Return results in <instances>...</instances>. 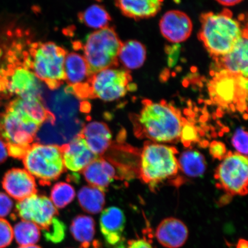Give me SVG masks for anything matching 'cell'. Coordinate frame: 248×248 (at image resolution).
Listing matches in <instances>:
<instances>
[{"label":"cell","mask_w":248,"mask_h":248,"mask_svg":"<svg viewBox=\"0 0 248 248\" xmlns=\"http://www.w3.org/2000/svg\"><path fill=\"white\" fill-rule=\"evenodd\" d=\"M142 108L133 120L135 134L156 143L179 140L185 122L181 111L166 101L142 102Z\"/></svg>","instance_id":"cell-1"},{"label":"cell","mask_w":248,"mask_h":248,"mask_svg":"<svg viewBox=\"0 0 248 248\" xmlns=\"http://www.w3.org/2000/svg\"><path fill=\"white\" fill-rule=\"evenodd\" d=\"M201 21L199 38L215 58L228 54L248 32L228 9L203 14Z\"/></svg>","instance_id":"cell-2"},{"label":"cell","mask_w":248,"mask_h":248,"mask_svg":"<svg viewBox=\"0 0 248 248\" xmlns=\"http://www.w3.org/2000/svg\"><path fill=\"white\" fill-rule=\"evenodd\" d=\"M67 51L55 43L33 42L22 50L23 63L46 88L57 89L64 85V64Z\"/></svg>","instance_id":"cell-3"},{"label":"cell","mask_w":248,"mask_h":248,"mask_svg":"<svg viewBox=\"0 0 248 248\" xmlns=\"http://www.w3.org/2000/svg\"><path fill=\"white\" fill-rule=\"evenodd\" d=\"M40 126L33 122L14 100L0 114V139L7 145L9 156L23 159L29 151Z\"/></svg>","instance_id":"cell-4"},{"label":"cell","mask_w":248,"mask_h":248,"mask_svg":"<svg viewBox=\"0 0 248 248\" xmlns=\"http://www.w3.org/2000/svg\"><path fill=\"white\" fill-rule=\"evenodd\" d=\"M176 148L163 144L148 142L144 145L140 162V178L145 184L156 186L177 175Z\"/></svg>","instance_id":"cell-5"},{"label":"cell","mask_w":248,"mask_h":248,"mask_svg":"<svg viewBox=\"0 0 248 248\" xmlns=\"http://www.w3.org/2000/svg\"><path fill=\"white\" fill-rule=\"evenodd\" d=\"M122 44L114 28L108 27L90 33L79 49L82 48L90 73L94 74L118 66Z\"/></svg>","instance_id":"cell-6"},{"label":"cell","mask_w":248,"mask_h":248,"mask_svg":"<svg viewBox=\"0 0 248 248\" xmlns=\"http://www.w3.org/2000/svg\"><path fill=\"white\" fill-rule=\"evenodd\" d=\"M23 160L27 171L43 186L50 185L66 170L60 146L58 145L34 143Z\"/></svg>","instance_id":"cell-7"},{"label":"cell","mask_w":248,"mask_h":248,"mask_svg":"<svg viewBox=\"0 0 248 248\" xmlns=\"http://www.w3.org/2000/svg\"><path fill=\"white\" fill-rule=\"evenodd\" d=\"M209 89L211 99L219 107L247 112V78L218 71L211 80Z\"/></svg>","instance_id":"cell-8"},{"label":"cell","mask_w":248,"mask_h":248,"mask_svg":"<svg viewBox=\"0 0 248 248\" xmlns=\"http://www.w3.org/2000/svg\"><path fill=\"white\" fill-rule=\"evenodd\" d=\"M215 178L218 186L232 196H245L248 193L247 156L228 152L216 170Z\"/></svg>","instance_id":"cell-9"},{"label":"cell","mask_w":248,"mask_h":248,"mask_svg":"<svg viewBox=\"0 0 248 248\" xmlns=\"http://www.w3.org/2000/svg\"><path fill=\"white\" fill-rule=\"evenodd\" d=\"M132 77L125 70L108 68L92 74L89 80L90 98L113 101L133 89Z\"/></svg>","instance_id":"cell-10"},{"label":"cell","mask_w":248,"mask_h":248,"mask_svg":"<svg viewBox=\"0 0 248 248\" xmlns=\"http://www.w3.org/2000/svg\"><path fill=\"white\" fill-rule=\"evenodd\" d=\"M40 101L55 119L78 118L79 113H88L91 108L88 101L78 97L67 85L55 90L44 86Z\"/></svg>","instance_id":"cell-11"},{"label":"cell","mask_w":248,"mask_h":248,"mask_svg":"<svg viewBox=\"0 0 248 248\" xmlns=\"http://www.w3.org/2000/svg\"><path fill=\"white\" fill-rule=\"evenodd\" d=\"M16 210L20 218L34 223L42 232L48 230L59 215L57 209L49 198L37 194L18 201Z\"/></svg>","instance_id":"cell-12"},{"label":"cell","mask_w":248,"mask_h":248,"mask_svg":"<svg viewBox=\"0 0 248 248\" xmlns=\"http://www.w3.org/2000/svg\"><path fill=\"white\" fill-rule=\"evenodd\" d=\"M64 69L65 82L71 87L80 98L86 97L89 90V80L92 76L83 56L75 52L67 54Z\"/></svg>","instance_id":"cell-13"},{"label":"cell","mask_w":248,"mask_h":248,"mask_svg":"<svg viewBox=\"0 0 248 248\" xmlns=\"http://www.w3.org/2000/svg\"><path fill=\"white\" fill-rule=\"evenodd\" d=\"M159 27L164 38L173 43L185 42L190 38L193 29L190 17L178 10L167 12L160 19Z\"/></svg>","instance_id":"cell-14"},{"label":"cell","mask_w":248,"mask_h":248,"mask_svg":"<svg viewBox=\"0 0 248 248\" xmlns=\"http://www.w3.org/2000/svg\"><path fill=\"white\" fill-rule=\"evenodd\" d=\"M60 148L64 165L71 171H80L97 158L80 135Z\"/></svg>","instance_id":"cell-15"},{"label":"cell","mask_w":248,"mask_h":248,"mask_svg":"<svg viewBox=\"0 0 248 248\" xmlns=\"http://www.w3.org/2000/svg\"><path fill=\"white\" fill-rule=\"evenodd\" d=\"M2 187L14 199L21 201L36 194V185L32 175L26 170L13 169L6 172Z\"/></svg>","instance_id":"cell-16"},{"label":"cell","mask_w":248,"mask_h":248,"mask_svg":"<svg viewBox=\"0 0 248 248\" xmlns=\"http://www.w3.org/2000/svg\"><path fill=\"white\" fill-rule=\"evenodd\" d=\"M247 32L228 54L216 58L218 71L248 78V34Z\"/></svg>","instance_id":"cell-17"},{"label":"cell","mask_w":248,"mask_h":248,"mask_svg":"<svg viewBox=\"0 0 248 248\" xmlns=\"http://www.w3.org/2000/svg\"><path fill=\"white\" fill-rule=\"evenodd\" d=\"M156 239L160 244L166 248H179L187 241L188 230L184 222L174 217H169L162 220L158 225Z\"/></svg>","instance_id":"cell-18"},{"label":"cell","mask_w":248,"mask_h":248,"mask_svg":"<svg viewBox=\"0 0 248 248\" xmlns=\"http://www.w3.org/2000/svg\"><path fill=\"white\" fill-rule=\"evenodd\" d=\"M126 218L122 210L117 207H109L101 213L100 230L107 244L115 246L123 239Z\"/></svg>","instance_id":"cell-19"},{"label":"cell","mask_w":248,"mask_h":248,"mask_svg":"<svg viewBox=\"0 0 248 248\" xmlns=\"http://www.w3.org/2000/svg\"><path fill=\"white\" fill-rule=\"evenodd\" d=\"M82 173L90 185L104 191L117 178L114 164L103 157L93 160L83 170Z\"/></svg>","instance_id":"cell-20"},{"label":"cell","mask_w":248,"mask_h":248,"mask_svg":"<svg viewBox=\"0 0 248 248\" xmlns=\"http://www.w3.org/2000/svg\"><path fill=\"white\" fill-rule=\"evenodd\" d=\"M92 153L98 156L110 146L112 136L106 124L93 122L83 126L80 134Z\"/></svg>","instance_id":"cell-21"},{"label":"cell","mask_w":248,"mask_h":248,"mask_svg":"<svg viewBox=\"0 0 248 248\" xmlns=\"http://www.w3.org/2000/svg\"><path fill=\"white\" fill-rule=\"evenodd\" d=\"M163 2V0H115L122 14L135 20L155 16L160 11Z\"/></svg>","instance_id":"cell-22"},{"label":"cell","mask_w":248,"mask_h":248,"mask_svg":"<svg viewBox=\"0 0 248 248\" xmlns=\"http://www.w3.org/2000/svg\"><path fill=\"white\" fill-rule=\"evenodd\" d=\"M71 234L80 244V248H92L95 233V222L92 217L79 215L74 218L70 226Z\"/></svg>","instance_id":"cell-23"},{"label":"cell","mask_w":248,"mask_h":248,"mask_svg":"<svg viewBox=\"0 0 248 248\" xmlns=\"http://www.w3.org/2000/svg\"><path fill=\"white\" fill-rule=\"evenodd\" d=\"M147 50L141 43L129 40L123 43L119 54V60L126 69L135 70L140 68L146 60Z\"/></svg>","instance_id":"cell-24"},{"label":"cell","mask_w":248,"mask_h":248,"mask_svg":"<svg viewBox=\"0 0 248 248\" xmlns=\"http://www.w3.org/2000/svg\"><path fill=\"white\" fill-rule=\"evenodd\" d=\"M105 192L94 186H84L78 194L80 206L85 212L92 215L100 213L105 204Z\"/></svg>","instance_id":"cell-25"},{"label":"cell","mask_w":248,"mask_h":248,"mask_svg":"<svg viewBox=\"0 0 248 248\" xmlns=\"http://www.w3.org/2000/svg\"><path fill=\"white\" fill-rule=\"evenodd\" d=\"M178 160L179 170L191 178H198L205 172L207 164L203 155L195 150L184 152Z\"/></svg>","instance_id":"cell-26"},{"label":"cell","mask_w":248,"mask_h":248,"mask_svg":"<svg viewBox=\"0 0 248 248\" xmlns=\"http://www.w3.org/2000/svg\"><path fill=\"white\" fill-rule=\"evenodd\" d=\"M78 19L87 27L101 30L108 27L111 17L103 6L95 4L80 12Z\"/></svg>","instance_id":"cell-27"},{"label":"cell","mask_w":248,"mask_h":248,"mask_svg":"<svg viewBox=\"0 0 248 248\" xmlns=\"http://www.w3.org/2000/svg\"><path fill=\"white\" fill-rule=\"evenodd\" d=\"M14 235L16 241L20 247L35 245L41 236L38 226L32 222L24 220L15 225Z\"/></svg>","instance_id":"cell-28"},{"label":"cell","mask_w":248,"mask_h":248,"mask_svg":"<svg viewBox=\"0 0 248 248\" xmlns=\"http://www.w3.org/2000/svg\"><path fill=\"white\" fill-rule=\"evenodd\" d=\"M76 192L72 186L64 182L58 183L52 188L51 201L56 208L63 209L72 202Z\"/></svg>","instance_id":"cell-29"},{"label":"cell","mask_w":248,"mask_h":248,"mask_svg":"<svg viewBox=\"0 0 248 248\" xmlns=\"http://www.w3.org/2000/svg\"><path fill=\"white\" fill-rule=\"evenodd\" d=\"M66 226L57 217L48 230L43 232L46 239L53 243H59L63 241L66 235Z\"/></svg>","instance_id":"cell-30"},{"label":"cell","mask_w":248,"mask_h":248,"mask_svg":"<svg viewBox=\"0 0 248 248\" xmlns=\"http://www.w3.org/2000/svg\"><path fill=\"white\" fill-rule=\"evenodd\" d=\"M198 129L193 124L185 120L184 125H183L180 140L186 147L198 141Z\"/></svg>","instance_id":"cell-31"},{"label":"cell","mask_w":248,"mask_h":248,"mask_svg":"<svg viewBox=\"0 0 248 248\" xmlns=\"http://www.w3.org/2000/svg\"><path fill=\"white\" fill-rule=\"evenodd\" d=\"M248 133L243 128L238 129L232 139V146L237 153L246 156L248 155Z\"/></svg>","instance_id":"cell-32"},{"label":"cell","mask_w":248,"mask_h":248,"mask_svg":"<svg viewBox=\"0 0 248 248\" xmlns=\"http://www.w3.org/2000/svg\"><path fill=\"white\" fill-rule=\"evenodd\" d=\"M14 229L10 223L4 218H0V248H7L14 239Z\"/></svg>","instance_id":"cell-33"},{"label":"cell","mask_w":248,"mask_h":248,"mask_svg":"<svg viewBox=\"0 0 248 248\" xmlns=\"http://www.w3.org/2000/svg\"><path fill=\"white\" fill-rule=\"evenodd\" d=\"M209 151L212 156L221 161L228 153L225 145L217 141H214L210 144Z\"/></svg>","instance_id":"cell-34"},{"label":"cell","mask_w":248,"mask_h":248,"mask_svg":"<svg viewBox=\"0 0 248 248\" xmlns=\"http://www.w3.org/2000/svg\"><path fill=\"white\" fill-rule=\"evenodd\" d=\"M13 202L7 195L0 192V218L7 217L13 208Z\"/></svg>","instance_id":"cell-35"},{"label":"cell","mask_w":248,"mask_h":248,"mask_svg":"<svg viewBox=\"0 0 248 248\" xmlns=\"http://www.w3.org/2000/svg\"><path fill=\"white\" fill-rule=\"evenodd\" d=\"M125 248H153V247L150 242L144 237L128 241Z\"/></svg>","instance_id":"cell-36"},{"label":"cell","mask_w":248,"mask_h":248,"mask_svg":"<svg viewBox=\"0 0 248 248\" xmlns=\"http://www.w3.org/2000/svg\"><path fill=\"white\" fill-rule=\"evenodd\" d=\"M8 156L7 145L0 139V164L4 163Z\"/></svg>","instance_id":"cell-37"},{"label":"cell","mask_w":248,"mask_h":248,"mask_svg":"<svg viewBox=\"0 0 248 248\" xmlns=\"http://www.w3.org/2000/svg\"><path fill=\"white\" fill-rule=\"evenodd\" d=\"M216 1L222 5L231 7V6H234L239 4V3L243 1V0H216Z\"/></svg>","instance_id":"cell-38"},{"label":"cell","mask_w":248,"mask_h":248,"mask_svg":"<svg viewBox=\"0 0 248 248\" xmlns=\"http://www.w3.org/2000/svg\"><path fill=\"white\" fill-rule=\"evenodd\" d=\"M248 241L246 240L240 239L237 244L236 248H248Z\"/></svg>","instance_id":"cell-39"},{"label":"cell","mask_w":248,"mask_h":248,"mask_svg":"<svg viewBox=\"0 0 248 248\" xmlns=\"http://www.w3.org/2000/svg\"><path fill=\"white\" fill-rule=\"evenodd\" d=\"M18 248H42L38 246H36V245H32V246H21Z\"/></svg>","instance_id":"cell-40"},{"label":"cell","mask_w":248,"mask_h":248,"mask_svg":"<svg viewBox=\"0 0 248 248\" xmlns=\"http://www.w3.org/2000/svg\"><path fill=\"white\" fill-rule=\"evenodd\" d=\"M2 55V51L1 50V49L0 48V58H1Z\"/></svg>","instance_id":"cell-41"},{"label":"cell","mask_w":248,"mask_h":248,"mask_svg":"<svg viewBox=\"0 0 248 248\" xmlns=\"http://www.w3.org/2000/svg\"><path fill=\"white\" fill-rule=\"evenodd\" d=\"M97 1H102V0H97Z\"/></svg>","instance_id":"cell-42"}]
</instances>
